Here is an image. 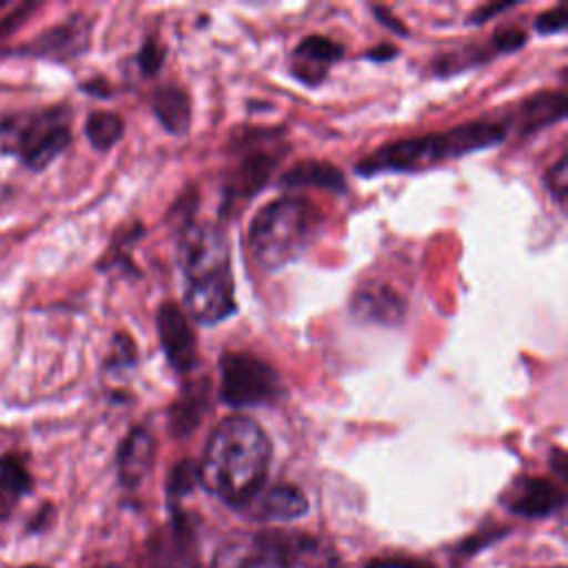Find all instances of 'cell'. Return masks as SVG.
<instances>
[{
	"label": "cell",
	"instance_id": "33",
	"mask_svg": "<svg viewBox=\"0 0 568 568\" xmlns=\"http://www.w3.org/2000/svg\"><path fill=\"white\" fill-rule=\"evenodd\" d=\"M27 568H42V566H27Z\"/></svg>",
	"mask_w": 568,
	"mask_h": 568
},
{
	"label": "cell",
	"instance_id": "27",
	"mask_svg": "<svg viewBox=\"0 0 568 568\" xmlns=\"http://www.w3.org/2000/svg\"><path fill=\"white\" fill-rule=\"evenodd\" d=\"M568 24V18H566V4H557L544 13L537 16L535 20V29L544 36H552V33H561Z\"/></svg>",
	"mask_w": 568,
	"mask_h": 568
},
{
	"label": "cell",
	"instance_id": "25",
	"mask_svg": "<svg viewBox=\"0 0 568 568\" xmlns=\"http://www.w3.org/2000/svg\"><path fill=\"white\" fill-rule=\"evenodd\" d=\"M528 36L521 27L517 24H504L499 27L493 38H490V47L495 51V55H501V53H513L517 49H521L526 44Z\"/></svg>",
	"mask_w": 568,
	"mask_h": 568
},
{
	"label": "cell",
	"instance_id": "5",
	"mask_svg": "<svg viewBox=\"0 0 568 568\" xmlns=\"http://www.w3.org/2000/svg\"><path fill=\"white\" fill-rule=\"evenodd\" d=\"M71 138V111L67 104L0 118V149L29 171H44L69 149Z\"/></svg>",
	"mask_w": 568,
	"mask_h": 568
},
{
	"label": "cell",
	"instance_id": "2",
	"mask_svg": "<svg viewBox=\"0 0 568 568\" xmlns=\"http://www.w3.org/2000/svg\"><path fill=\"white\" fill-rule=\"evenodd\" d=\"M178 262L184 277V306L204 326L235 313L231 251L224 231L213 222H189L178 237Z\"/></svg>",
	"mask_w": 568,
	"mask_h": 568
},
{
	"label": "cell",
	"instance_id": "24",
	"mask_svg": "<svg viewBox=\"0 0 568 568\" xmlns=\"http://www.w3.org/2000/svg\"><path fill=\"white\" fill-rule=\"evenodd\" d=\"M197 484V466L191 459L178 462L169 473V495L182 497Z\"/></svg>",
	"mask_w": 568,
	"mask_h": 568
},
{
	"label": "cell",
	"instance_id": "31",
	"mask_svg": "<svg viewBox=\"0 0 568 568\" xmlns=\"http://www.w3.org/2000/svg\"><path fill=\"white\" fill-rule=\"evenodd\" d=\"M397 55V49L393 44H379L375 49H368L364 53V58L373 60V62H386V60H393Z\"/></svg>",
	"mask_w": 568,
	"mask_h": 568
},
{
	"label": "cell",
	"instance_id": "26",
	"mask_svg": "<svg viewBox=\"0 0 568 568\" xmlns=\"http://www.w3.org/2000/svg\"><path fill=\"white\" fill-rule=\"evenodd\" d=\"M135 62H138V69H140L142 75H146V78L155 75L164 64V47L158 44L153 38H149L140 47V51L135 55Z\"/></svg>",
	"mask_w": 568,
	"mask_h": 568
},
{
	"label": "cell",
	"instance_id": "34",
	"mask_svg": "<svg viewBox=\"0 0 568 568\" xmlns=\"http://www.w3.org/2000/svg\"><path fill=\"white\" fill-rule=\"evenodd\" d=\"M100 568H115V566H100Z\"/></svg>",
	"mask_w": 568,
	"mask_h": 568
},
{
	"label": "cell",
	"instance_id": "22",
	"mask_svg": "<svg viewBox=\"0 0 568 568\" xmlns=\"http://www.w3.org/2000/svg\"><path fill=\"white\" fill-rule=\"evenodd\" d=\"M135 364H138V346H135V342L126 333H115L113 339H111V351H109V357L104 362V368L109 373L118 375L122 371L133 368Z\"/></svg>",
	"mask_w": 568,
	"mask_h": 568
},
{
	"label": "cell",
	"instance_id": "30",
	"mask_svg": "<svg viewBox=\"0 0 568 568\" xmlns=\"http://www.w3.org/2000/svg\"><path fill=\"white\" fill-rule=\"evenodd\" d=\"M373 13L377 16V20L384 24V27H388V29H393L395 33H399V36H406L408 33V29L388 11V9H384V7H373Z\"/></svg>",
	"mask_w": 568,
	"mask_h": 568
},
{
	"label": "cell",
	"instance_id": "35",
	"mask_svg": "<svg viewBox=\"0 0 568 568\" xmlns=\"http://www.w3.org/2000/svg\"><path fill=\"white\" fill-rule=\"evenodd\" d=\"M0 7H4V2H0Z\"/></svg>",
	"mask_w": 568,
	"mask_h": 568
},
{
	"label": "cell",
	"instance_id": "23",
	"mask_svg": "<svg viewBox=\"0 0 568 568\" xmlns=\"http://www.w3.org/2000/svg\"><path fill=\"white\" fill-rule=\"evenodd\" d=\"M544 186L550 193V197L564 206L566 193H568V158L561 155L546 173H544Z\"/></svg>",
	"mask_w": 568,
	"mask_h": 568
},
{
	"label": "cell",
	"instance_id": "32",
	"mask_svg": "<svg viewBox=\"0 0 568 568\" xmlns=\"http://www.w3.org/2000/svg\"><path fill=\"white\" fill-rule=\"evenodd\" d=\"M366 568H426V566L413 564V561H399V559H379L368 564Z\"/></svg>",
	"mask_w": 568,
	"mask_h": 568
},
{
	"label": "cell",
	"instance_id": "9",
	"mask_svg": "<svg viewBox=\"0 0 568 568\" xmlns=\"http://www.w3.org/2000/svg\"><path fill=\"white\" fill-rule=\"evenodd\" d=\"M155 326L169 366L180 375L191 373L197 364V339L180 304L164 302L158 308Z\"/></svg>",
	"mask_w": 568,
	"mask_h": 568
},
{
	"label": "cell",
	"instance_id": "21",
	"mask_svg": "<svg viewBox=\"0 0 568 568\" xmlns=\"http://www.w3.org/2000/svg\"><path fill=\"white\" fill-rule=\"evenodd\" d=\"M84 135L95 151H109L124 135V122L113 111H93L84 122Z\"/></svg>",
	"mask_w": 568,
	"mask_h": 568
},
{
	"label": "cell",
	"instance_id": "4",
	"mask_svg": "<svg viewBox=\"0 0 568 568\" xmlns=\"http://www.w3.org/2000/svg\"><path fill=\"white\" fill-rule=\"evenodd\" d=\"M320 231V211L300 195H282L264 204L251 220L246 242L253 260L275 273L306 253Z\"/></svg>",
	"mask_w": 568,
	"mask_h": 568
},
{
	"label": "cell",
	"instance_id": "17",
	"mask_svg": "<svg viewBox=\"0 0 568 568\" xmlns=\"http://www.w3.org/2000/svg\"><path fill=\"white\" fill-rule=\"evenodd\" d=\"M277 184L282 189H306V186H315L322 191H331V193H344L346 191V178L344 173L324 160H302L295 162L293 166H288Z\"/></svg>",
	"mask_w": 568,
	"mask_h": 568
},
{
	"label": "cell",
	"instance_id": "1",
	"mask_svg": "<svg viewBox=\"0 0 568 568\" xmlns=\"http://www.w3.org/2000/svg\"><path fill=\"white\" fill-rule=\"evenodd\" d=\"M271 462V442L246 415L224 417L206 439L197 481L229 506H246L260 493Z\"/></svg>",
	"mask_w": 568,
	"mask_h": 568
},
{
	"label": "cell",
	"instance_id": "18",
	"mask_svg": "<svg viewBox=\"0 0 568 568\" xmlns=\"http://www.w3.org/2000/svg\"><path fill=\"white\" fill-rule=\"evenodd\" d=\"M151 111L164 131L182 135L191 126V100L180 84H162L151 93Z\"/></svg>",
	"mask_w": 568,
	"mask_h": 568
},
{
	"label": "cell",
	"instance_id": "3",
	"mask_svg": "<svg viewBox=\"0 0 568 568\" xmlns=\"http://www.w3.org/2000/svg\"><path fill=\"white\" fill-rule=\"evenodd\" d=\"M506 135H508L506 122H488V120L464 122L446 131L386 142L379 149H375L371 155L359 160L355 171L364 178L379 175V173H417L424 169H433L442 162L490 149L504 142Z\"/></svg>",
	"mask_w": 568,
	"mask_h": 568
},
{
	"label": "cell",
	"instance_id": "6",
	"mask_svg": "<svg viewBox=\"0 0 568 568\" xmlns=\"http://www.w3.org/2000/svg\"><path fill=\"white\" fill-rule=\"evenodd\" d=\"M280 135V129H248L242 140H235L233 146L237 149V158L229 166L222 184V215H229L266 186L268 178L288 151Z\"/></svg>",
	"mask_w": 568,
	"mask_h": 568
},
{
	"label": "cell",
	"instance_id": "11",
	"mask_svg": "<svg viewBox=\"0 0 568 568\" xmlns=\"http://www.w3.org/2000/svg\"><path fill=\"white\" fill-rule=\"evenodd\" d=\"M344 58V47L326 36H306L295 44L288 58V71L306 87H317L328 75V69Z\"/></svg>",
	"mask_w": 568,
	"mask_h": 568
},
{
	"label": "cell",
	"instance_id": "15",
	"mask_svg": "<svg viewBox=\"0 0 568 568\" xmlns=\"http://www.w3.org/2000/svg\"><path fill=\"white\" fill-rule=\"evenodd\" d=\"M211 402V384L206 377H200L191 384H186L180 393V397L169 406V430L175 437L191 435L202 417L209 410Z\"/></svg>",
	"mask_w": 568,
	"mask_h": 568
},
{
	"label": "cell",
	"instance_id": "13",
	"mask_svg": "<svg viewBox=\"0 0 568 568\" xmlns=\"http://www.w3.org/2000/svg\"><path fill=\"white\" fill-rule=\"evenodd\" d=\"M213 568H288V561L280 541L257 535L246 541L224 544L213 559Z\"/></svg>",
	"mask_w": 568,
	"mask_h": 568
},
{
	"label": "cell",
	"instance_id": "14",
	"mask_svg": "<svg viewBox=\"0 0 568 568\" xmlns=\"http://www.w3.org/2000/svg\"><path fill=\"white\" fill-rule=\"evenodd\" d=\"M155 457V439L144 426H135L118 450V477L126 488H135L149 475Z\"/></svg>",
	"mask_w": 568,
	"mask_h": 568
},
{
	"label": "cell",
	"instance_id": "8",
	"mask_svg": "<svg viewBox=\"0 0 568 568\" xmlns=\"http://www.w3.org/2000/svg\"><path fill=\"white\" fill-rule=\"evenodd\" d=\"M91 44V20L82 13L69 16L64 22L42 31L33 40L16 49L18 55L67 62L82 55Z\"/></svg>",
	"mask_w": 568,
	"mask_h": 568
},
{
	"label": "cell",
	"instance_id": "28",
	"mask_svg": "<svg viewBox=\"0 0 568 568\" xmlns=\"http://www.w3.org/2000/svg\"><path fill=\"white\" fill-rule=\"evenodd\" d=\"M515 2H490V4H484V7H477L473 13H470V24H481V22H488L490 18L513 9Z\"/></svg>",
	"mask_w": 568,
	"mask_h": 568
},
{
	"label": "cell",
	"instance_id": "10",
	"mask_svg": "<svg viewBox=\"0 0 568 568\" xmlns=\"http://www.w3.org/2000/svg\"><path fill=\"white\" fill-rule=\"evenodd\" d=\"M351 315L357 322L397 326L406 315L404 297L386 282H364L351 297Z\"/></svg>",
	"mask_w": 568,
	"mask_h": 568
},
{
	"label": "cell",
	"instance_id": "16",
	"mask_svg": "<svg viewBox=\"0 0 568 568\" xmlns=\"http://www.w3.org/2000/svg\"><path fill=\"white\" fill-rule=\"evenodd\" d=\"M568 100L566 91H539L526 100H521L515 109L517 129L521 133H537L539 129L552 126L555 122L566 118Z\"/></svg>",
	"mask_w": 568,
	"mask_h": 568
},
{
	"label": "cell",
	"instance_id": "29",
	"mask_svg": "<svg viewBox=\"0 0 568 568\" xmlns=\"http://www.w3.org/2000/svg\"><path fill=\"white\" fill-rule=\"evenodd\" d=\"M38 4H20L9 18H4V20H0V38L4 36V33H9V31H13L22 20H24V16H29L33 9H36Z\"/></svg>",
	"mask_w": 568,
	"mask_h": 568
},
{
	"label": "cell",
	"instance_id": "12",
	"mask_svg": "<svg viewBox=\"0 0 568 568\" xmlns=\"http://www.w3.org/2000/svg\"><path fill=\"white\" fill-rule=\"evenodd\" d=\"M564 490L546 477H519L504 495L510 513L521 517H546L564 506Z\"/></svg>",
	"mask_w": 568,
	"mask_h": 568
},
{
	"label": "cell",
	"instance_id": "19",
	"mask_svg": "<svg viewBox=\"0 0 568 568\" xmlns=\"http://www.w3.org/2000/svg\"><path fill=\"white\" fill-rule=\"evenodd\" d=\"M308 501L304 493L291 484H280L268 488L260 501H257V517L262 519H275V521H288L297 519L306 513Z\"/></svg>",
	"mask_w": 568,
	"mask_h": 568
},
{
	"label": "cell",
	"instance_id": "20",
	"mask_svg": "<svg viewBox=\"0 0 568 568\" xmlns=\"http://www.w3.org/2000/svg\"><path fill=\"white\" fill-rule=\"evenodd\" d=\"M31 486H33V479L22 457L16 453L0 455V497L11 504L22 495H27Z\"/></svg>",
	"mask_w": 568,
	"mask_h": 568
},
{
	"label": "cell",
	"instance_id": "7",
	"mask_svg": "<svg viewBox=\"0 0 568 568\" xmlns=\"http://www.w3.org/2000/svg\"><path fill=\"white\" fill-rule=\"evenodd\" d=\"M220 399L231 408H251L280 399L284 384L277 371L251 353H222Z\"/></svg>",
	"mask_w": 568,
	"mask_h": 568
}]
</instances>
